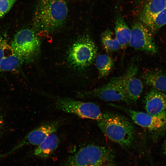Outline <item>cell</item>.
Listing matches in <instances>:
<instances>
[{"label": "cell", "mask_w": 166, "mask_h": 166, "mask_svg": "<svg viewBox=\"0 0 166 166\" xmlns=\"http://www.w3.org/2000/svg\"><path fill=\"white\" fill-rule=\"evenodd\" d=\"M68 12L65 0H39L34 14V25L39 31L54 32L64 25Z\"/></svg>", "instance_id": "1"}, {"label": "cell", "mask_w": 166, "mask_h": 166, "mask_svg": "<svg viewBox=\"0 0 166 166\" xmlns=\"http://www.w3.org/2000/svg\"><path fill=\"white\" fill-rule=\"evenodd\" d=\"M98 127L110 140L124 148H130L135 140V130L132 124L125 117L109 113H103L97 121Z\"/></svg>", "instance_id": "2"}, {"label": "cell", "mask_w": 166, "mask_h": 166, "mask_svg": "<svg viewBox=\"0 0 166 166\" xmlns=\"http://www.w3.org/2000/svg\"><path fill=\"white\" fill-rule=\"evenodd\" d=\"M113 157L109 148L90 144L81 148L70 157L67 166H112Z\"/></svg>", "instance_id": "3"}, {"label": "cell", "mask_w": 166, "mask_h": 166, "mask_svg": "<svg viewBox=\"0 0 166 166\" xmlns=\"http://www.w3.org/2000/svg\"><path fill=\"white\" fill-rule=\"evenodd\" d=\"M126 77L125 72L121 76L111 78L108 83L97 88L79 92L78 96L82 98L96 97L106 101H122L130 103L124 89Z\"/></svg>", "instance_id": "4"}, {"label": "cell", "mask_w": 166, "mask_h": 166, "mask_svg": "<svg viewBox=\"0 0 166 166\" xmlns=\"http://www.w3.org/2000/svg\"><path fill=\"white\" fill-rule=\"evenodd\" d=\"M97 47L87 35L81 37L70 48L68 54V61L73 66L84 69L89 66L95 59Z\"/></svg>", "instance_id": "5"}, {"label": "cell", "mask_w": 166, "mask_h": 166, "mask_svg": "<svg viewBox=\"0 0 166 166\" xmlns=\"http://www.w3.org/2000/svg\"><path fill=\"white\" fill-rule=\"evenodd\" d=\"M54 102L57 109L81 118L97 121L101 119L103 116V113L99 106L93 102H82L67 98H55Z\"/></svg>", "instance_id": "6"}, {"label": "cell", "mask_w": 166, "mask_h": 166, "mask_svg": "<svg viewBox=\"0 0 166 166\" xmlns=\"http://www.w3.org/2000/svg\"><path fill=\"white\" fill-rule=\"evenodd\" d=\"M40 45V41L36 33L29 28L18 31L11 45L14 53L22 60L36 55L39 51Z\"/></svg>", "instance_id": "7"}, {"label": "cell", "mask_w": 166, "mask_h": 166, "mask_svg": "<svg viewBox=\"0 0 166 166\" xmlns=\"http://www.w3.org/2000/svg\"><path fill=\"white\" fill-rule=\"evenodd\" d=\"M120 109L126 113L135 124L155 133L156 139L161 136L166 128V110L152 115L123 106Z\"/></svg>", "instance_id": "8"}, {"label": "cell", "mask_w": 166, "mask_h": 166, "mask_svg": "<svg viewBox=\"0 0 166 166\" xmlns=\"http://www.w3.org/2000/svg\"><path fill=\"white\" fill-rule=\"evenodd\" d=\"M129 45L134 49L150 53L157 52V48L151 31L143 23L136 22L131 29Z\"/></svg>", "instance_id": "9"}, {"label": "cell", "mask_w": 166, "mask_h": 166, "mask_svg": "<svg viewBox=\"0 0 166 166\" xmlns=\"http://www.w3.org/2000/svg\"><path fill=\"white\" fill-rule=\"evenodd\" d=\"M60 121H53L43 124L29 132L24 138L9 152L0 154V157L9 155L22 147L28 145H38L50 134L56 132L60 125Z\"/></svg>", "instance_id": "10"}, {"label": "cell", "mask_w": 166, "mask_h": 166, "mask_svg": "<svg viewBox=\"0 0 166 166\" xmlns=\"http://www.w3.org/2000/svg\"><path fill=\"white\" fill-rule=\"evenodd\" d=\"M127 76L124 83V89L127 96L130 102H135L140 98L143 89L141 81L136 77L138 66L132 64L126 71Z\"/></svg>", "instance_id": "11"}, {"label": "cell", "mask_w": 166, "mask_h": 166, "mask_svg": "<svg viewBox=\"0 0 166 166\" xmlns=\"http://www.w3.org/2000/svg\"><path fill=\"white\" fill-rule=\"evenodd\" d=\"M146 113L155 115L166 110V94L155 89L150 90L144 98Z\"/></svg>", "instance_id": "12"}, {"label": "cell", "mask_w": 166, "mask_h": 166, "mask_svg": "<svg viewBox=\"0 0 166 166\" xmlns=\"http://www.w3.org/2000/svg\"><path fill=\"white\" fill-rule=\"evenodd\" d=\"M114 30L115 34L121 46V48H126L129 45L131 29L127 25L120 12H117L116 14Z\"/></svg>", "instance_id": "13"}, {"label": "cell", "mask_w": 166, "mask_h": 166, "mask_svg": "<svg viewBox=\"0 0 166 166\" xmlns=\"http://www.w3.org/2000/svg\"><path fill=\"white\" fill-rule=\"evenodd\" d=\"M59 143L58 137L54 133H52L37 146L34 150V154L41 157H47L56 149Z\"/></svg>", "instance_id": "14"}, {"label": "cell", "mask_w": 166, "mask_h": 166, "mask_svg": "<svg viewBox=\"0 0 166 166\" xmlns=\"http://www.w3.org/2000/svg\"><path fill=\"white\" fill-rule=\"evenodd\" d=\"M142 77L145 83L159 91H166V75L156 71L145 72Z\"/></svg>", "instance_id": "15"}, {"label": "cell", "mask_w": 166, "mask_h": 166, "mask_svg": "<svg viewBox=\"0 0 166 166\" xmlns=\"http://www.w3.org/2000/svg\"><path fill=\"white\" fill-rule=\"evenodd\" d=\"M166 8V0H148L140 14L142 22L158 14Z\"/></svg>", "instance_id": "16"}, {"label": "cell", "mask_w": 166, "mask_h": 166, "mask_svg": "<svg viewBox=\"0 0 166 166\" xmlns=\"http://www.w3.org/2000/svg\"><path fill=\"white\" fill-rule=\"evenodd\" d=\"M96 65L98 71V77L107 76L112 71L114 65V61L109 56L106 54L97 55Z\"/></svg>", "instance_id": "17"}, {"label": "cell", "mask_w": 166, "mask_h": 166, "mask_svg": "<svg viewBox=\"0 0 166 166\" xmlns=\"http://www.w3.org/2000/svg\"><path fill=\"white\" fill-rule=\"evenodd\" d=\"M101 41L104 49L108 53L117 51L121 48L115 35L110 30H107L102 33Z\"/></svg>", "instance_id": "18"}, {"label": "cell", "mask_w": 166, "mask_h": 166, "mask_svg": "<svg viewBox=\"0 0 166 166\" xmlns=\"http://www.w3.org/2000/svg\"><path fill=\"white\" fill-rule=\"evenodd\" d=\"M142 22L151 31L157 30L166 24V8L158 14Z\"/></svg>", "instance_id": "19"}, {"label": "cell", "mask_w": 166, "mask_h": 166, "mask_svg": "<svg viewBox=\"0 0 166 166\" xmlns=\"http://www.w3.org/2000/svg\"><path fill=\"white\" fill-rule=\"evenodd\" d=\"M22 59L14 53L3 57L0 63V69L3 71L15 70L20 66Z\"/></svg>", "instance_id": "20"}, {"label": "cell", "mask_w": 166, "mask_h": 166, "mask_svg": "<svg viewBox=\"0 0 166 166\" xmlns=\"http://www.w3.org/2000/svg\"><path fill=\"white\" fill-rule=\"evenodd\" d=\"M17 0H0V19L10 10Z\"/></svg>", "instance_id": "21"}, {"label": "cell", "mask_w": 166, "mask_h": 166, "mask_svg": "<svg viewBox=\"0 0 166 166\" xmlns=\"http://www.w3.org/2000/svg\"><path fill=\"white\" fill-rule=\"evenodd\" d=\"M14 53L11 45L5 40L0 39V63L4 56Z\"/></svg>", "instance_id": "22"}, {"label": "cell", "mask_w": 166, "mask_h": 166, "mask_svg": "<svg viewBox=\"0 0 166 166\" xmlns=\"http://www.w3.org/2000/svg\"><path fill=\"white\" fill-rule=\"evenodd\" d=\"M5 125L4 121L2 114L0 113V135L2 133Z\"/></svg>", "instance_id": "23"}, {"label": "cell", "mask_w": 166, "mask_h": 166, "mask_svg": "<svg viewBox=\"0 0 166 166\" xmlns=\"http://www.w3.org/2000/svg\"><path fill=\"white\" fill-rule=\"evenodd\" d=\"M162 151L163 154L166 156V139L163 144Z\"/></svg>", "instance_id": "24"}]
</instances>
